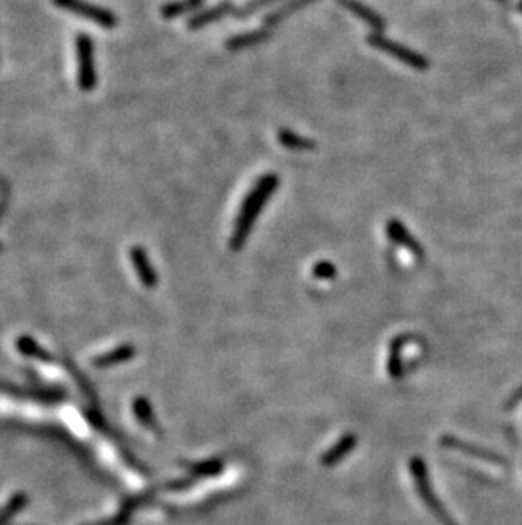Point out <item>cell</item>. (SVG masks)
Listing matches in <instances>:
<instances>
[{"label":"cell","instance_id":"6da1fadb","mask_svg":"<svg viewBox=\"0 0 522 525\" xmlns=\"http://www.w3.org/2000/svg\"><path fill=\"white\" fill-rule=\"evenodd\" d=\"M278 185H280V177L273 172H268V174L261 175L255 182L253 189L247 192L240 207V213H238L236 223H234L233 235L229 238V246L233 251H240L245 246L247 236L251 235V229L258 219V214L270 197L273 196V192L277 191Z\"/></svg>","mask_w":522,"mask_h":525},{"label":"cell","instance_id":"7a4b0ae2","mask_svg":"<svg viewBox=\"0 0 522 525\" xmlns=\"http://www.w3.org/2000/svg\"><path fill=\"white\" fill-rule=\"evenodd\" d=\"M409 469L410 474H412L415 489H417V495L421 497V500L424 505L427 506L429 511L435 515L436 520H440L442 525H457L454 524L453 517L449 515V511L444 509L440 498L432 489V483L431 478H429V471H427V464L424 462L422 457L414 456L409 459Z\"/></svg>","mask_w":522,"mask_h":525},{"label":"cell","instance_id":"3957f363","mask_svg":"<svg viewBox=\"0 0 522 525\" xmlns=\"http://www.w3.org/2000/svg\"><path fill=\"white\" fill-rule=\"evenodd\" d=\"M366 43H368L370 46L383 51L385 55L399 60L400 63L407 65L409 68L419 70V72H426V70L429 68V60L426 58V56H422L421 53L410 50V48L400 45V43L393 41V39L390 38L383 36L382 33L368 34V36H366Z\"/></svg>","mask_w":522,"mask_h":525},{"label":"cell","instance_id":"277c9868","mask_svg":"<svg viewBox=\"0 0 522 525\" xmlns=\"http://www.w3.org/2000/svg\"><path fill=\"white\" fill-rule=\"evenodd\" d=\"M53 4L56 7L70 12V14L80 16L83 19L92 21V23L99 24L104 29H114L117 26V16L114 12H110L109 9L88 4L85 0H53Z\"/></svg>","mask_w":522,"mask_h":525},{"label":"cell","instance_id":"5b68a950","mask_svg":"<svg viewBox=\"0 0 522 525\" xmlns=\"http://www.w3.org/2000/svg\"><path fill=\"white\" fill-rule=\"evenodd\" d=\"M75 48H77L78 87L83 92H90L97 85L94 43H92L90 36H87V34H78Z\"/></svg>","mask_w":522,"mask_h":525},{"label":"cell","instance_id":"8992f818","mask_svg":"<svg viewBox=\"0 0 522 525\" xmlns=\"http://www.w3.org/2000/svg\"><path fill=\"white\" fill-rule=\"evenodd\" d=\"M385 232H387V236L390 238V241L393 245L402 246V249L410 251V254H412L414 257L419 260L424 257L422 245L419 244L417 238H415L414 235H410V232L407 229L405 224L399 222V219H395V218L388 219L387 224H385Z\"/></svg>","mask_w":522,"mask_h":525},{"label":"cell","instance_id":"52a82bcc","mask_svg":"<svg viewBox=\"0 0 522 525\" xmlns=\"http://www.w3.org/2000/svg\"><path fill=\"white\" fill-rule=\"evenodd\" d=\"M338 4L351 12L353 16H356L358 19H361L366 26H370L375 33H382V31L387 29V21L366 4L360 2V0H338Z\"/></svg>","mask_w":522,"mask_h":525},{"label":"cell","instance_id":"ba28073f","mask_svg":"<svg viewBox=\"0 0 522 525\" xmlns=\"http://www.w3.org/2000/svg\"><path fill=\"white\" fill-rule=\"evenodd\" d=\"M129 257H131L132 267H134L136 274H138L139 281L143 282L144 288H148V289L156 288V284H158L156 271L153 269L151 262H149L148 254H146V250L143 249V246H139V245L132 246V249L129 250Z\"/></svg>","mask_w":522,"mask_h":525},{"label":"cell","instance_id":"9c48e42d","mask_svg":"<svg viewBox=\"0 0 522 525\" xmlns=\"http://www.w3.org/2000/svg\"><path fill=\"white\" fill-rule=\"evenodd\" d=\"M233 14H234V6L229 2V0H224V2L218 4V6L206 9V11L193 14L188 19L187 26L190 31H197V29L206 28V26H209L212 23H215V21H220V19H224V17L233 16Z\"/></svg>","mask_w":522,"mask_h":525},{"label":"cell","instance_id":"30bf717a","mask_svg":"<svg viewBox=\"0 0 522 525\" xmlns=\"http://www.w3.org/2000/svg\"><path fill=\"white\" fill-rule=\"evenodd\" d=\"M356 442L358 437L355 434H351V432H349V434H344L333 447L327 449V451L322 454L321 464L324 467H334L336 464H339V462L356 447Z\"/></svg>","mask_w":522,"mask_h":525},{"label":"cell","instance_id":"8fae6325","mask_svg":"<svg viewBox=\"0 0 522 525\" xmlns=\"http://www.w3.org/2000/svg\"><path fill=\"white\" fill-rule=\"evenodd\" d=\"M272 38V33H270L268 28H261L256 31H250V33H241L236 34V36H231L225 39V48L231 51H240V50H246V48H253L258 46L261 43L268 41Z\"/></svg>","mask_w":522,"mask_h":525},{"label":"cell","instance_id":"7c38bea8","mask_svg":"<svg viewBox=\"0 0 522 525\" xmlns=\"http://www.w3.org/2000/svg\"><path fill=\"white\" fill-rule=\"evenodd\" d=\"M410 342V335H397L390 342L388 347V360H387V373L392 379H400L404 374V365H402V350L407 343Z\"/></svg>","mask_w":522,"mask_h":525},{"label":"cell","instance_id":"4fadbf2b","mask_svg":"<svg viewBox=\"0 0 522 525\" xmlns=\"http://www.w3.org/2000/svg\"><path fill=\"white\" fill-rule=\"evenodd\" d=\"M316 2V0H289L287 4H283L282 7H278L277 11L270 12V14L265 17L263 19V24L265 28H275V26H278L282 23L283 19H287V17L295 14V12L300 11L302 7H307L311 6V4Z\"/></svg>","mask_w":522,"mask_h":525},{"label":"cell","instance_id":"5bb4252c","mask_svg":"<svg viewBox=\"0 0 522 525\" xmlns=\"http://www.w3.org/2000/svg\"><path fill=\"white\" fill-rule=\"evenodd\" d=\"M278 141L283 148L292 150V152H312L316 150V141L311 138H305L290 130H280L277 135Z\"/></svg>","mask_w":522,"mask_h":525},{"label":"cell","instance_id":"9a60e30c","mask_svg":"<svg viewBox=\"0 0 522 525\" xmlns=\"http://www.w3.org/2000/svg\"><path fill=\"white\" fill-rule=\"evenodd\" d=\"M202 4L203 0H174V2H168L161 7V17L168 21L176 19V17L197 11Z\"/></svg>","mask_w":522,"mask_h":525},{"label":"cell","instance_id":"2e32d148","mask_svg":"<svg viewBox=\"0 0 522 525\" xmlns=\"http://www.w3.org/2000/svg\"><path fill=\"white\" fill-rule=\"evenodd\" d=\"M224 461L220 459H209V461L197 462V464H190L188 471L196 478H215L224 471Z\"/></svg>","mask_w":522,"mask_h":525},{"label":"cell","instance_id":"e0dca14e","mask_svg":"<svg viewBox=\"0 0 522 525\" xmlns=\"http://www.w3.org/2000/svg\"><path fill=\"white\" fill-rule=\"evenodd\" d=\"M275 2H278V0H251V2H247L245 7L234 9L233 17H236V19H246V17L256 14V12H260L261 9L272 6V4H275Z\"/></svg>","mask_w":522,"mask_h":525},{"label":"cell","instance_id":"ac0fdd59","mask_svg":"<svg viewBox=\"0 0 522 525\" xmlns=\"http://www.w3.org/2000/svg\"><path fill=\"white\" fill-rule=\"evenodd\" d=\"M312 276L319 281H333L338 276V269L329 260H321V262L314 264Z\"/></svg>","mask_w":522,"mask_h":525},{"label":"cell","instance_id":"d6986e66","mask_svg":"<svg viewBox=\"0 0 522 525\" xmlns=\"http://www.w3.org/2000/svg\"><path fill=\"white\" fill-rule=\"evenodd\" d=\"M136 410H138L139 418L144 422L146 427H149V429H151V430H156L158 429V427H156V420H154L151 408H149V405L146 403L144 400L138 401V407H136Z\"/></svg>","mask_w":522,"mask_h":525}]
</instances>
